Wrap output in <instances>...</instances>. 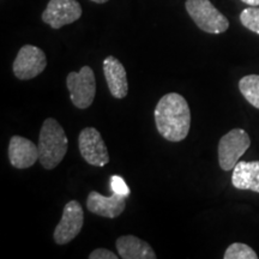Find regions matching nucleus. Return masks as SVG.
Listing matches in <instances>:
<instances>
[{
	"instance_id": "nucleus-21",
	"label": "nucleus",
	"mask_w": 259,
	"mask_h": 259,
	"mask_svg": "<svg viewBox=\"0 0 259 259\" xmlns=\"http://www.w3.org/2000/svg\"><path fill=\"white\" fill-rule=\"evenodd\" d=\"M92 2L96 3V4H105V3L108 2V0H92Z\"/></svg>"
},
{
	"instance_id": "nucleus-1",
	"label": "nucleus",
	"mask_w": 259,
	"mask_h": 259,
	"mask_svg": "<svg viewBox=\"0 0 259 259\" xmlns=\"http://www.w3.org/2000/svg\"><path fill=\"white\" fill-rule=\"evenodd\" d=\"M155 124L162 137L169 142H181L191 127V111L185 97L178 93L166 94L155 108Z\"/></svg>"
},
{
	"instance_id": "nucleus-6",
	"label": "nucleus",
	"mask_w": 259,
	"mask_h": 259,
	"mask_svg": "<svg viewBox=\"0 0 259 259\" xmlns=\"http://www.w3.org/2000/svg\"><path fill=\"white\" fill-rule=\"evenodd\" d=\"M47 66L46 54L41 48L25 45L19 50L14 61V73L18 79L29 80L44 72Z\"/></svg>"
},
{
	"instance_id": "nucleus-9",
	"label": "nucleus",
	"mask_w": 259,
	"mask_h": 259,
	"mask_svg": "<svg viewBox=\"0 0 259 259\" xmlns=\"http://www.w3.org/2000/svg\"><path fill=\"white\" fill-rule=\"evenodd\" d=\"M82 6L77 0H50L42 12V21L53 29H60L82 17Z\"/></svg>"
},
{
	"instance_id": "nucleus-13",
	"label": "nucleus",
	"mask_w": 259,
	"mask_h": 259,
	"mask_svg": "<svg viewBox=\"0 0 259 259\" xmlns=\"http://www.w3.org/2000/svg\"><path fill=\"white\" fill-rule=\"evenodd\" d=\"M116 250L122 259H156L150 245L135 235H124L116 240Z\"/></svg>"
},
{
	"instance_id": "nucleus-5",
	"label": "nucleus",
	"mask_w": 259,
	"mask_h": 259,
	"mask_svg": "<svg viewBox=\"0 0 259 259\" xmlns=\"http://www.w3.org/2000/svg\"><path fill=\"white\" fill-rule=\"evenodd\" d=\"M66 85L74 107L87 109L93 105L96 95V80L92 67L83 66L79 72H70L66 77Z\"/></svg>"
},
{
	"instance_id": "nucleus-10",
	"label": "nucleus",
	"mask_w": 259,
	"mask_h": 259,
	"mask_svg": "<svg viewBox=\"0 0 259 259\" xmlns=\"http://www.w3.org/2000/svg\"><path fill=\"white\" fill-rule=\"evenodd\" d=\"M10 163L18 169L30 168L38 161V147L30 139L14 136L9 144Z\"/></svg>"
},
{
	"instance_id": "nucleus-7",
	"label": "nucleus",
	"mask_w": 259,
	"mask_h": 259,
	"mask_svg": "<svg viewBox=\"0 0 259 259\" xmlns=\"http://www.w3.org/2000/svg\"><path fill=\"white\" fill-rule=\"evenodd\" d=\"M84 213L82 205L77 200H70L63 210L60 222L54 231V241L58 245L69 244L82 231Z\"/></svg>"
},
{
	"instance_id": "nucleus-2",
	"label": "nucleus",
	"mask_w": 259,
	"mask_h": 259,
	"mask_svg": "<svg viewBox=\"0 0 259 259\" xmlns=\"http://www.w3.org/2000/svg\"><path fill=\"white\" fill-rule=\"evenodd\" d=\"M37 147L38 161L46 169H53L63 161L69 148V139L56 119L48 118L44 121Z\"/></svg>"
},
{
	"instance_id": "nucleus-11",
	"label": "nucleus",
	"mask_w": 259,
	"mask_h": 259,
	"mask_svg": "<svg viewBox=\"0 0 259 259\" xmlns=\"http://www.w3.org/2000/svg\"><path fill=\"white\" fill-rule=\"evenodd\" d=\"M87 208L90 212L102 218L115 219L120 216L126 208V198L116 193L105 197L101 193L92 191L87 199Z\"/></svg>"
},
{
	"instance_id": "nucleus-3",
	"label": "nucleus",
	"mask_w": 259,
	"mask_h": 259,
	"mask_svg": "<svg viewBox=\"0 0 259 259\" xmlns=\"http://www.w3.org/2000/svg\"><path fill=\"white\" fill-rule=\"evenodd\" d=\"M185 8L197 27L208 34H222L229 28L228 19L210 0H186Z\"/></svg>"
},
{
	"instance_id": "nucleus-19",
	"label": "nucleus",
	"mask_w": 259,
	"mask_h": 259,
	"mask_svg": "<svg viewBox=\"0 0 259 259\" xmlns=\"http://www.w3.org/2000/svg\"><path fill=\"white\" fill-rule=\"evenodd\" d=\"M119 255L113 253L112 251L106 250V248H96L89 254V259H118Z\"/></svg>"
},
{
	"instance_id": "nucleus-18",
	"label": "nucleus",
	"mask_w": 259,
	"mask_h": 259,
	"mask_svg": "<svg viewBox=\"0 0 259 259\" xmlns=\"http://www.w3.org/2000/svg\"><path fill=\"white\" fill-rule=\"evenodd\" d=\"M111 190L113 193L119 194V196L125 197V198H127V197H130V194H131L130 187L120 176L111 177Z\"/></svg>"
},
{
	"instance_id": "nucleus-8",
	"label": "nucleus",
	"mask_w": 259,
	"mask_h": 259,
	"mask_svg": "<svg viewBox=\"0 0 259 259\" xmlns=\"http://www.w3.org/2000/svg\"><path fill=\"white\" fill-rule=\"evenodd\" d=\"M79 153L89 164L105 167L109 162V154L105 142L95 127H85L78 137Z\"/></svg>"
},
{
	"instance_id": "nucleus-15",
	"label": "nucleus",
	"mask_w": 259,
	"mask_h": 259,
	"mask_svg": "<svg viewBox=\"0 0 259 259\" xmlns=\"http://www.w3.org/2000/svg\"><path fill=\"white\" fill-rule=\"evenodd\" d=\"M239 90L252 106L259 109V74H248L239 82Z\"/></svg>"
},
{
	"instance_id": "nucleus-12",
	"label": "nucleus",
	"mask_w": 259,
	"mask_h": 259,
	"mask_svg": "<svg viewBox=\"0 0 259 259\" xmlns=\"http://www.w3.org/2000/svg\"><path fill=\"white\" fill-rule=\"evenodd\" d=\"M103 73L112 96L115 99L126 97L128 93V83L124 65L115 57H107L103 60Z\"/></svg>"
},
{
	"instance_id": "nucleus-4",
	"label": "nucleus",
	"mask_w": 259,
	"mask_h": 259,
	"mask_svg": "<svg viewBox=\"0 0 259 259\" xmlns=\"http://www.w3.org/2000/svg\"><path fill=\"white\" fill-rule=\"evenodd\" d=\"M251 145V138L242 128H233L219 142V163L222 170H233Z\"/></svg>"
},
{
	"instance_id": "nucleus-20",
	"label": "nucleus",
	"mask_w": 259,
	"mask_h": 259,
	"mask_svg": "<svg viewBox=\"0 0 259 259\" xmlns=\"http://www.w3.org/2000/svg\"><path fill=\"white\" fill-rule=\"evenodd\" d=\"M242 3L245 4L250 5V6H258L259 5V0H241Z\"/></svg>"
},
{
	"instance_id": "nucleus-17",
	"label": "nucleus",
	"mask_w": 259,
	"mask_h": 259,
	"mask_svg": "<svg viewBox=\"0 0 259 259\" xmlns=\"http://www.w3.org/2000/svg\"><path fill=\"white\" fill-rule=\"evenodd\" d=\"M240 22L248 30L259 35V8L251 6L245 9L240 14Z\"/></svg>"
},
{
	"instance_id": "nucleus-14",
	"label": "nucleus",
	"mask_w": 259,
	"mask_h": 259,
	"mask_svg": "<svg viewBox=\"0 0 259 259\" xmlns=\"http://www.w3.org/2000/svg\"><path fill=\"white\" fill-rule=\"evenodd\" d=\"M232 184L238 190L259 193V161H239L233 169Z\"/></svg>"
},
{
	"instance_id": "nucleus-16",
	"label": "nucleus",
	"mask_w": 259,
	"mask_h": 259,
	"mask_svg": "<svg viewBox=\"0 0 259 259\" xmlns=\"http://www.w3.org/2000/svg\"><path fill=\"white\" fill-rule=\"evenodd\" d=\"M225 259H258V254L248 245L234 242L229 245L223 255Z\"/></svg>"
}]
</instances>
